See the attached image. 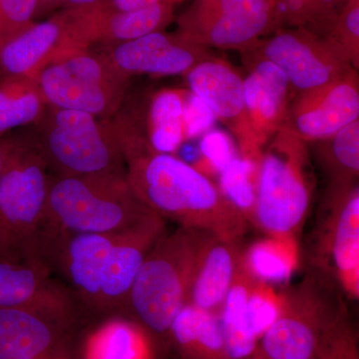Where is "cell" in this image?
Listing matches in <instances>:
<instances>
[{"label": "cell", "instance_id": "6da1fadb", "mask_svg": "<svg viewBox=\"0 0 359 359\" xmlns=\"http://www.w3.org/2000/svg\"><path fill=\"white\" fill-rule=\"evenodd\" d=\"M121 144L126 178L135 195L163 219L181 228L209 231L238 243L249 222L226 200L219 186L174 154L156 151L131 118H112Z\"/></svg>", "mask_w": 359, "mask_h": 359}, {"label": "cell", "instance_id": "7a4b0ae2", "mask_svg": "<svg viewBox=\"0 0 359 359\" xmlns=\"http://www.w3.org/2000/svg\"><path fill=\"white\" fill-rule=\"evenodd\" d=\"M165 231L157 217L132 230L112 233L41 231L37 252L62 276L78 306L98 313L127 311L135 278Z\"/></svg>", "mask_w": 359, "mask_h": 359}, {"label": "cell", "instance_id": "3957f363", "mask_svg": "<svg viewBox=\"0 0 359 359\" xmlns=\"http://www.w3.org/2000/svg\"><path fill=\"white\" fill-rule=\"evenodd\" d=\"M157 217L135 195L126 173L51 175L46 215L40 231L121 233Z\"/></svg>", "mask_w": 359, "mask_h": 359}, {"label": "cell", "instance_id": "277c9868", "mask_svg": "<svg viewBox=\"0 0 359 359\" xmlns=\"http://www.w3.org/2000/svg\"><path fill=\"white\" fill-rule=\"evenodd\" d=\"M210 233L181 226L174 233L165 231L146 255L126 311L145 332L168 337L175 318L187 304L194 269Z\"/></svg>", "mask_w": 359, "mask_h": 359}, {"label": "cell", "instance_id": "5b68a950", "mask_svg": "<svg viewBox=\"0 0 359 359\" xmlns=\"http://www.w3.org/2000/svg\"><path fill=\"white\" fill-rule=\"evenodd\" d=\"M313 188L308 143L280 129L264 146L257 164L254 224L269 237L294 241Z\"/></svg>", "mask_w": 359, "mask_h": 359}, {"label": "cell", "instance_id": "8992f818", "mask_svg": "<svg viewBox=\"0 0 359 359\" xmlns=\"http://www.w3.org/2000/svg\"><path fill=\"white\" fill-rule=\"evenodd\" d=\"M30 136L54 176L126 173L112 120L47 105Z\"/></svg>", "mask_w": 359, "mask_h": 359}, {"label": "cell", "instance_id": "52a82bcc", "mask_svg": "<svg viewBox=\"0 0 359 359\" xmlns=\"http://www.w3.org/2000/svg\"><path fill=\"white\" fill-rule=\"evenodd\" d=\"M129 76L90 49H62L36 77L47 105L110 120L119 112Z\"/></svg>", "mask_w": 359, "mask_h": 359}, {"label": "cell", "instance_id": "ba28073f", "mask_svg": "<svg viewBox=\"0 0 359 359\" xmlns=\"http://www.w3.org/2000/svg\"><path fill=\"white\" fill-rule=\"evenodd\" d=\"M51 174L30 137L11 139L0 174V224L35 250L43 226Z\"/></svg>", "mask_w": 359, "mask_h": 359}, {"label": "cell", "instance_id": "9c48e42d", "mask_svg": "<svg viewBox=\"0 0 359 359\" xmlns=\"http://www.w3.org/2000/svg\"><path fill=\"white\" fill-rule=\"evenodd\" d=\"M323 287V280L309 276L282 294L280 313L259 339L252 358H316L320 335L342 304Z\"/></svg>", "mask_w": 359, "mask_h": 359}, {"label": "cell", "instance_id": "30bf717a", "mask_svg": "<svg viewBox=\"0 0 359 359\" xmlns=\"http://www.w3.org/2000/svg\"><path fill=\"white\" fill-rule=\"evenodd\" d=\"M276 9V0H196L178 33L205 48L243 53L278 25Z\"/></svg>", "mask_w": 359, "mask_h": 359}, {"label": "cell", "instance_id": "8fae6325", "mask_svg": "<svg viewBox=\"0 0 359 359\" xmlns=\"http://www.w3.org/2000/svg\"><path fill=\"white\" fill-rule=\"evenodd\" d=\"M245 62L266 60L278 66L292 88L304 91L353 69L325 37L304 28L278 30L243 52Z\"/></svg>", "mask_w": 359, "mask_h": 359}, {"label": "cell", "instance_id": "7c38bea8", "mask_svg": "<svg viewBox=\"0 0 359 359\" xmlns=\"http://www.w3.org/2000/svg\"><path fill=\"white\" fill-rule=\"evenodd\" d=\"M188 89L228 127L238 142L242 157L259 164V145L245 106L244 79L231 63L212 56L201 61L185 75Z\"/></svg>", "mask_w": 359, "mask_h": 359}, {"label": "cell", "instance_id": "4fadbf2b", "mask_svg": "<svg viewBox=\"0 0 359 359\" xmlns=\"http://www.w3.org/2000/svg\"><path fill=\"white\" fill-rule=\"evenodd\" d=\"M56 14L65 26L62 49H90L95 45L102 47L131 41L163 32L174 18L173 6L166 2L133 13H114L93 4Z\"/></svg>", "mask_w": 359, "mask_h": 359}, {"label": "cell", "instance_id": "5bb4252c", "mask_svg": "<svg viewBox=\"0 0 359 359\" xmlns=\"http://www.w3.org/2000/svg\"><path fill=\"white\" fill-rule=\"evenodd\" d=\"M358 119V71L351 69L327 83L299 91L290 102L283 128L309 143Z\"/></svg>", "mask_w": 359, "mask_h": 359}, {"label": "cell", "instance_id": "9a60e30c", "mask_svg": "<svg viewBox=\"0 0 359 359\" xmlns=\"http://www.w3.org/2000/svg\"><path fill=\"white\" fill-rule=\"evenodd\" d=\"M327 216L320 240L321 261L351 299L359 297V187H327Z\"/></svg>", "mask_w": 359, "mask_h": 359}, {"label": "cell", "instance_id": "2e32d148", "mask_svg": "<svg viewBox=\"0 0 359 359\" xmlns=\"http://www.w3.org/2000/svg\"><path fill=\"white\" fill-rule=\"evenodd\" d=\"M75 309H0V359H74L65 327Z\"/></svg>", "mask_w": 359, "mask_h": 359}, {"label": "cell", "instance_id": "e0dca14e", "mask_svg": "<svg viewBox=\"0 0 359 359\" xmlns=\"http://www.w3.org/2000/svg\"><path fill=\"white\" fill-rule=\"evenodd\" d=\"M103 56L123 74L151 76L185 75L201 61L212 57L209 48L184 39L178 32H153L123 43L102 46Z\"/></svg>", "mask_w": 359, "mask_h": 359}, {"label": "cell", "instance_id": "ac0fdd59", "mask_svg": "<svg viewBox=\"0 0 359 359\" xmlns=\"http://www.w3.org/2000/svg\"><path fill=\"white\" fill-rule=\"evenodd\" d=\"M52 276L46 261L32 250L22 248L0 257V309H76L70 290Z\"/></svg>", "mask_w": 359, "mask_h": 359}, {"label": "cell", "instance_id": "d6986e66", "mask_svg": "<svg viewBox=\"0 0 359 359\" xmlns=\"http://www.w3.org/2000/svg\"><path fill=\"white\" fill-rule=\"evenodd\" d=\"M248 66L245 106L257 141L264 148L285 125L292 86L285 73L269 61H252Z\"/></svg>", "mask_w": 359, "mask_h": 359}, {"label": "cell", "instance_id": "ffe728a7", "mask_svg": "<svg viewBox=\"0 0 359 359\" xmlns=\"http://www.w3.org/2000/svg\"><path fill=\"white\" fill-rule=\"evenodd\" d=\"M65 26L58 14L34 21L21 32L0 39V79L37 75L65 45Z\"/></svg>", "mask_w": 359, "mask_h": 359}, {"label": "cell", "instance_id": "44dd1931", "mask_svg": "<svg viewBox=\"0 0 359 359\" xmlns=\"http://www.w3.org/2000/svg\"><path fill=\"white\" fill-rule=\"evenodd\" d=\"M238 243L210 233L205 238L191 280L187 304L219 313L241 266Z\"/></svg>", "mask_w": 359, "mask_h": 359}, {"label": "cell", "instance_id": "7402d4cb", "mask_svg": "<svg viewBox=\"0 0 359 359\" xmlns=\"http://www.w3.org/2000/svg\"><path fill=\"white\" fill-rule=\"evenodd\" d=\"M168 337L183 359H230L219 314L186 304Z\"/></svg>", "mask_w": 359, "mask_h": 359}, {"label": "cell", "instance_id": "603a6c76", "mask_svg": "<svg viewBox=\"0 0 359 359\" xmlns=\"http://www.w3.org/2000/svg\"><path fill=\"white\" fill-rule=\"evenodd\" d=\"M188 89L165 88L156 92L149 103L146 138L160 153L175 154L185 141L184 109Z\"/></svg>", "mask_w": 359, "mask_h": 359}, {"label": "cell", "instance_id": "cb8c5ba5", "mask_svg": "<svg viewBox=\"0 0 359 359\" xmlns=\"http://www.w3.org/2000/svg\"><path fill=\"white\" fill-rule=\"evenodd\" d=\"M256 283L245 273L241 264L238 275L219 311V320L230 359H250L256 353L259 339L250 334L245 325L248 299Z\"/></svg>", "mask_w": 359, "mask_h": 359}, {"label": "cell", "instance_id": "d4e9b609", "mask_svg": "<svg viewBox=\"0 0 359 359\" xmlns=\"http://www.w3.org/2000/svg\"><path fill=\"white\" fill-rule=\"evenodd\" d=\"M241 264L257 283L269 287L283 285L297 264L295 241L273 237L257 241L243 255Z\"/></svg>", "mask_w": 359, "mask_h": 359}, {"label": "cell", "instance_id": "484cf974", "mask_svg": "<svg viewBox=\"0 0 359 359\" xmlns=\"http://www.w3.org/2000/svg\"><path fill=\"white\" fill-rule=\"evenodd\" d=\"M314 143L318 160L330 179L328 187L358 183L359 119Z\"/></svg>", "mask_w": 359, "mask_h": 359}, {"label": "cell", "instance_id": "4316f807", "mask_svg": "<svg viewBox=\"0 0 359 359\" xmlns=\"http://www.w3.org/2000/svg\"><path fill=\"white\" fill-rule=\"evenodd\" d=\"M86 359H151L146 332L134 321H107L90 337Z\"/></svg>", "mask_w": 359, "mask_h": 359}, {"label": "cell", "instance_id": "83f0119b", "mask_svg": "<svg viewBox=\"0 0 359 359\" xmlns=\"http://www.w3.org/2000/svg\"><path fill=\"white\" fill-rule=\"evenodd\" d=\"M46 107L36 79H0V135L18 127L35 124Z\"/></svg>", "mask_w": 359, "mask_h": 359}, {"label": "cell", "instance_id": "f1b7e54d", "mask_svg": "<svg viewBox=\"0 0 359 359\" xmlns=\"http://www.w3.org/2000/svg\"><path fill=\"white\" fill-rule=\"evenodd\" d=\"M257 165L233 157L219 172V190L249 223H254Z\"/></svg>", "mask_w": 359, "mask_h": 359}, {"label": "cell", "instance_id": "f546056e", "mask_svg": "<svg viewBox=\"0 0 359 359\" xmlns=\"http://www.w3.org/2000/svg\"><path fill=\"white\" fill-rule=\"evenodd\" d=\"M321 35L354 70L359 69V4L348 0L339 16L332 18Z\"/></svg>", "mask_w": 359, "mask_h": 359}, {"label": "cell", "instance_id": "4dcf8cb0", "mask_svg": "<svg viewBox=\"0 0 359 359\" xmlns=\"http://www.w3.org/2000/svg\"><path fill=\"white\" fill-rule=\"evenodd\" d=\"M314 359H359L358 337L344 304L323 330Z\"/></svg>", "mask_w": 359, "mask_h": 359}, {"label": "cell", "instance_id": "1f68e13d", "mask_svg": "<svg viewBox=\"0 0 359 359\" xmlns=\"http://www.w3.org/2000/svg\"><path fill=\"white\" fill-rule=\"evenodd\" d=\"M282 309V295L276 294L273 287L256 283L245 309V325L250 334L261 339L264 332L278 318Z\"/></svg>", "mask_w": 359, "mask_h": 359}, {"label": "cell", "instance_id": "d6a6232c", "mask_svg": "<svg viewBox=\"0 0 359 359\" xmlns=\"http://www.w3.org/2000/svg\"><path fill=\"white\" fill-rule=\"evenodd\" d=\"M37 2L39 0H0V39L34 22Z\"/></svg>", "mask_w": 359, "mask_h": 359}, {"label": "cell", "instance_id": "836d02e7", "mask_svg": "<svg viewBox=\"0 0 359 359\" xmlns=\"http://www.w3.org/2000/svg\"><path fill=\"white\" fill-rule=\"evenodd\" d=\"M216 116L200 98L188 89L184 109V136L187 139H194L205 134L214 124Z\"/></svg>", "mask_w": 359, "mask_h": 359}, {"label": "cell", "instance_id": "e575fe53", "mask_svg": "<svg viewBox=\"0 0 359 359\" xmlns=\"http://www.w3.org/2000/svg\"><path fill=\"white\" fill-rule=\"evenodd\" d=\"M201 142V153L212 169L219 172L233 157L230 139L223 132L212 131L205 134Z\"/></svg>", "mask_w": 359, "mask_h": 359}, {"label": "cell", "instance_id": "d590c367", "mask_svg": "<svg viewBox=\"0 0 359 359\" xmlns=\"http://www.w3.org/2000/svg\"><path fill=\"white\" fill-rule=\"evenodd\" d=\"M96 1L97 0H39L35 20L50 13L56 14L89 6L95 4Z\"/></svg>", "mask_w": 359, "mask_h": 359}, {"label": "cell", "instance_id": "8d00e7d4", "mask_svg": "<svg viewBox=\"0 0 359 359\" xmlns=\"http://www.w3.org/2000/svg\"><path fill=\"white\" fill-rule=\"evenodd\" d=\"M163 0H97L95 4L105 11L114 13H133L162 4Z\"/></svg>", "mask_w": 359, "mask_h": 359}, {"label": "cell", "instance_id": "74e56055", "mask_svg": "<svg viewBox=\"0 0 359 359\" xmlns=\"http://www.w3.org/2000/svg\"><path fill=\"white\" fill-rule=\"evenodd\" d=\"M22 248L23 245L0 224V257L8 256Z\"/></svg>", "mask_w": 359, "mask_h": 359}, {"label": "cell", "instance_id": "f35d334b", "mask_svg": "<svg viewBox=\"0 0 359 359\" xmlns=\"http://www.w3.org/2000/svg\"><path fill=\"white\" fill-rule=\"evenodd\" d=\"M9 145H11V138L0 139V174L4 169L7 154H8Z\"/></svg>", "mask_w": 359, "mask_h": 359}, {"label": "cell", "instance_id": "ab89813d", "mask_svg": "<svg viewBox=\"0 0 359 359\" xmlns=\"http://www.w3.org/2000/svg\"><path fill=\"white\" fill-rule=\"evenodd\" d=\"M163 1L166 2V4H172L173 6L174 4H177V2L183 1V0H163Z\"/></svg>", "mask_w": 359, "mask_h": 359}, {"label": "cell", "instance_id": "60d3db41", "mask_svg": "<svg viewBox=\"0 0 359 359\" xmlns=\"http://www.w3.org/2000/svg\"><path fill=\"white\" fill-rule=\"evenodd\" d=\"M250 359H254V358H250Z\"/></svg>", "mask_w": 359, "mask_h": 359}]
</instances>
